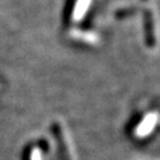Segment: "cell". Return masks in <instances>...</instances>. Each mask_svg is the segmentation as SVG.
Here are the masks:
<instances>
[{"instance_id": "cell-1", "label": "cell", "mask_w": 160, "mask_h": 160, "mask_svg": "<svg viewBox=\"0 0 160 160\" xmlns=\"http://www.w3.org/2000/svg\"><path fill=\"white\" fill-rule=\"evenodd\" d=\"M143 26H145V39L146 45L153 48L155 45V36H154V22L151 11H145L143 13Z\"/></svg>"}, {"instance_id": "cell-2", "label": "cell", "mask_w": 160, "mask_h": 160, "mask_svg": "<svg viewBox=\"0 0 160 160\" xmlns=\"http://www.w3.org/2000/svg\"><path fill=\"white\" fill-rule=\"evenodd\" d=\"M52 132H53V135L56 137V140L58 142V151H59V157L61 160H70L69 158V152L67 148V143L64 141V137L61 131V127L58 126L57 123H53L52 125Z\"/></svg>"}, {"instance_id": "cell-3", "label": "cell", "mask_w": 160, "mask_h": 160, "mask_svg": "<svg viewBox=\"0 0 160 160\" xmlns=\"http://www.w3.org/2000/svg\"><path fill=\"white\" fill-rule=\"evenodd\" d=\"M137 11H138L137 8H125V10H120V11L116 12V18L123 19V18H127V17H129V16L135 14Z\"/></svg>"}]
</instances>
